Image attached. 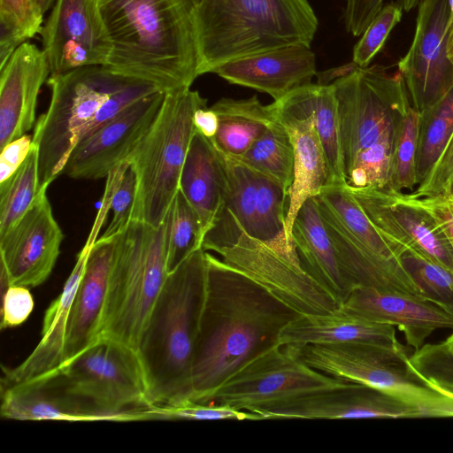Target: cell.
<instances>
[{
    "label": "cell",
    "mask_w": 453,
    "mask_h": 453,
    "mask_svg": "<svg viewBox=\"0 0 453 453\" xmlns=\"http://www.w3.org/2000/svg\"><path fill=\"white\" fill-rule=\"evenodd\" d=\"M206 289L195 347L189 400L204 403L250 361L279 345L301 314L209 252Z\"/></svg>",
    "instance_id": "obj_1"
},
{
    "label": "cell",
    "mask_w": 453,
    "mask_h": 453,
    "mask_svg": "<svg viewBox=\"0 0 453 453\" xmlns=\"http://www.w3.org/2000/svg\"><path fill=\"white\" fill-rule=\"evenodd\" d=\"M111 46L105 65L165 92L198 77L191 0H96Z\"/></svg>",
    "instance_id": "obj_2"
},
{
    "label": "cell",
    "mask_w": 453,
    "mask_h": 453,
    "mask_svg": "<svg viewBox=\"0 0 453 453\" xmlns=\"http://www.w3.org/2000/svg\"><path fill=\"white\" fill-rule=\"evenodd\" d=\"M199 248L168 273L138 346L150 405L189 399L194 352L205 298L206 257Z\"/></svg>",
    "instance_id": "obj_3"
},
{
    "label": "cell",
    "mask_w": 453,
    "mask_h": 453,
    "mask_svg": "<svg viewBox=\"0 0 453 453\" xmlns=\"http://www.w3.org/2000/svg\"><path fill=\"white\" fill-rule=\"evenodd\" d=\"M193 24L200 76L234 59L311 45L319 21L307 0H200Z\"/></svg>",
    "instance_id": "obj_4"
},
{
    "label": "cell",
    "mask_w": 453,
    "mask_h": 453,
    "mask_svg": "<svg viewBox=\"0 0 453 453\" xmlns=\"http://www.w3.org/2000/svg\"><path fill=\"white\" fill-rule=\"evenodd\" d=\"M173 203L154 227L131 220L114 236L100 337L118 341L137 351L151 310L165 283Z\"/></svg>",
    "instance_id": "obj_5"
},
{
    "label": "cell",
    "mask_w": 453,
    "mask_h": 453,
    "mask_svg": "<svg viewBox=\"0 0 453 453\" xmlns=\"http://www.w3.org/2000/svg\"><path fill=\"white\" fill-rule=\"evenodd\" d=\"M205 105L207 99L190 88L165 93L157 118L127 159L137 184L132 220L156 227L165 219L196 131L195 111Z\"/></svg>",
    "instance_id": "obj_6"
},
{
    "label": "cell",
    "mask_w": 453,
    "mask_h": 453,
    "mask_svg": "<svg viewBox=\"0 0 453 453\" xmlns=\"http://www.w3.org/2000/svg\"><path fill=\"white\" fill-rule=\"evenodd\" d=\"M135 77L104 65H86L50 75L48 110L35 125L33 143L38 150V188H47L62 174L73 150L111 95Z\"/></svg>",
    "instance_id": "obj_7"
},
{
    "label": "cell",
    "mask_w": 453,
    "mask_h": 453,
    "mask_svg": "<svg viewBox=\"0 0 453 453\" xmlns=\"http://www.w3.org/2000/svg\"><path fill=\"white\" fill-rule=\"evenodd\" d=\"M300 352L311 367L389 394L417 409L422 418H453V396L430 386L411 370L403 346L307 344Z\"/></svg>",
    "instance_id": "obj_8"
},
{
    "label": "cell",
    "mask_w": 453,
    "mask_h": 453,
    "mask_svg": "<svg viewBox=\"0 0 453 453\" xmlns=\"http://www.w3.org/2000/svg\"><path fill=\"white\" fill-rule=\"evenodd\" d=\"M338 104L345 169L363 151L395 142L402 119L411 105L399 72L379 65L357 66L333 83Z\"/></svg>",
    "instance_id": "obj_9"
},
{
    "label": "cell",
    "mask_w": 453,
    "mask_h": 453,
    "mask_svg": "<svg viewBox=\"0 0 453 453\" xmlns=\"http://www.w3.org/2000/svg\"><path fill=\"white\" fill-rule=\"evenodd\" d=\"M56 372L102 420L139 421V411L150 406L138 352L118 341L100 337Z\"/></svg>",
    "instance_id": "obj_10"
},
{
    "label": "cell",
    "mask_w": 453,
    "mask_h": 453,
    "mask_svg": "<svg viewBox=\"0 0 453 453\" xmlns=\"http://www.w3.org/2000/svg\"><path fill=\"white\" fill-rule=\"evenodd\" d=\"M232 268L301 315L331 314L341 303L301 265L285 235L264 242L242 230L231 246L216 251Z\"/></svg>",
    "instance_id": "obj_11"
},
{
    "label": "cell",
    "mask_w": 453,
    "mask_h": 453,
    "mask_svg": "<svg viewBox=\"0 0 453 453\" xmlns=\"http://www.w3.org/2000/svg\"><path fill=\"white\" fill-rule=\"evenodd\" d=\"M350 383L311 367L303 359L300 346L276 345L242 366L204 403L226 404L250 411L274 402Z\"/></svg>",
    "instance_id": "obj_12"
},
{
    "label": "cell",
    "mask_w": 453,
    "mask_h": 453,
    "mask_svg": "<svg viewBox=\"0 0 453 453\" xmlns=\"http://www.w3.org/2000/svg\"><path fill=\"white\" fill-rule=\"evenodd\" d=\"M411 45L399 62L410 103L421 112L453 86V65L448 53L453 22L449 0H423L418 6Z\"/></svg>",
    "instance_id": "obj_13"
},
{
    "label": "cell",
    "mask_w": 453,
    "mask_h": 453,
    "mask_svg": "<svg viewBox=\"0 0 453 453\" xmlns=\"http://www.w3.org/2000/svg\"><path fill=\"white\" fill-rule=\"evenodd\" d=\"M346 186L387 242L399 244L453 272L450 244L431 215L413 197L390 188Z\"/></svg>",
    "instance_id": "obj_14"
},
{
    "label": "cell",
    "mask_w": 453,
    "mask_h": 453,
    "mask_svg": "<svg viewBox=\"0 0 453 453\" xmlns=\"http://www.w3.org/2000/svg\"><path fill=\"white\" fill-rule=\"evenodd\" d=\"M271 106L276 119L287 129L294 147V180L288 191L285 224L286 239L293 244L291 229L299 209L328 184L326 154L312 109V83L294 89Z\"/></svg>",
    "instance_id": "obj_15"
},
{
    "label": "cell",
    "mask_w": 453,
    "mask_h": 453,
    "mask_svg": "<svg viewBox=\"0 0 453 453\" xmlns=\"http://www.w3.org/2000/svg\"><path fill=\"white\" fill-rule=\"evenodd\" d=\"M46 191L40 189L23 217L0 236V269L10 285L33 288L42 284L58 258L64 234Z\"/></svg>",
    "instance_id": "obj_16"
},
{
    "label": "cell",
    "mask_w": 453,
    "mask_h": 453,
    "mask_svg": "<svg viewBox=\"0 0 453 453\" xmlns=\"http://www.w3.org/2000/svg\"><path fill=\"white\" fill-rule=\"evenodd\" d=\"M40 35L50 75L105 65L111 54L96 0H56Z\"/></svg>",
    "instance_id": "obj_17"
},
{
    "label": "cell",
    "mask_w": 453,
    "mask_h": 453,
    "mask_svg": "<svg viewBox=\"0 0 453 453\" xmlns=\"http://www.w3.org/2000/svg\"><path fill=\"white\" fill-rule=\"evenodd\" d=\"M166 92L134 104L76 144L62 174L76 180L107 177L128 156L157 118Z\"/></svg>",
    "instance_id": "obj_18"
},
{
    "label": "cell",
    "mask_w": 453,
    "mask_h": 453,
    "mask_svg": "<svg viewBox=\"0 0 453 453\" xmlns=\"http://www.w3.org/2000/svg\"><path fill=\"white\" fill-rule=\"evenodd\" d=\"M261 419H339L422 418L406 403L374 388L351 382L256 407Z\"/></svg>",
    "instance_id": "obj_19"
},
{
    "label": "cell",
    "mask_w": 453,
    "mask_h": 453,
    "mask_svg": "<svg viewBox=\"0 0 453 453\" xmlns=\"http://www.w3.org/2000/svg\"><path fill=\"white\" fill-rule=\"evenodd\" d=\"M338 311L397 326L408 345L418 349L436 330L453 329V312L432 300L406 292L357 287Z\"/></svg>",
    "instance_id": "obj_20"
},
{
    "label": "cell",
    "mask_w": 453,
    "mask_h": 453,
    "mask_svg": "<svg viewBox=\"0 0 453 453\" xmlns=\"http://www.w3.org/2000/svg\"><path fill=\"white\" fill-rule=\"evenodd\" d=\"M50 75L45 51L29 42L0 67V149L35 125L38 95Z\"/></svg>",
    "instance_id": "obj_21"
},
{
    "label": "cell",
    "mask_w": 453,
    "mask_h": 453,
    "mask_svg": "<svg viewBox=\"0 0 453 453\" xmlns=\"http://www.w3.org/2000/svg\"><path fill=\"white\" fill-rule=\"evenodd\" d=\"M227 82L270 95L274 101L311 83L316 58L307 44H292L234 59L212 70Z\"/></svg>",
    "instance_id": "obj_22"
},
{
    "label": "cell",
    "mask_w": 453,
    "mask_h": 453,
    "mask_svg": "<svg viewBox=\"0 0 453 453\" xmlns=\"http://www.w3.org/2000/svg\"><path fill=\"white\" fill-rule=\"evenodd\" d=\"M314 198L339 263L355 288L425 296L403 262L389 261L374 253L347 230L323 201Z\"/></svg>",
    "instance_id": "obj_23"
},
{
    "label": "cell",
    "mask_w": 453,
    "mask_h": 453,
    "mask_svg": "<svg viewBox=\"0 0 453 453\" xmlns=\"http://www.w3.org/2000/svg\"><path fill=\"white\" fill-rule=\"evenodd\" d=\"M115 239H97L90 247L81 280L70 309L64 365L100 338Z\"/></svg>",
    "instance_id": "obj_24"
},
{
    "label": "cell",
    "mask_w": 453,
    "mask_h": 453,
    "mask_svg": "<svg viewBox=\"0 0 453 453\" xmlns=\"http://www.w3.org/2000/svg\"><path fill=\"white\" fill-rule=\"evenodd\" d=\"M91 243L86 242L60 295L45 311L42 337L34 350L19 365L3 367L1 387L29 381L49 375L64 365V347L68 317L82 277Z\"/></svg>",
    "instance_id": "obj_25"
},
{
    "label": "cell",
    "mask_w": 453,
    "mask_h": 453,
    "mask_svg": "<svg viewBox=\"0 0 453 453\" xmlns=\"http://www.w3.org/2000/svg\"><path fill=\"white\" fill-rule=\"evenodd\" d=\"M0 411L4 418L16 420H102L92 407L65 388L56 372L1 387Z\"/></svg>",
    "instance_id": "obj_26"
},
{
    "label": "cell",
    "mask_w": 453,
    "mask_h": 453,
    "mask_svg": "<svg viewBox=\"0 0 453 453\" xmlns=\"http://www.w3.org/2000/svg\"><path fill=\"white\" fill-rule=\"evenodd\" d=\"M225 157L195 131L181 170L179 190L197 213L203 238L220 212L227 192Z\"/></svg>",
    "instance_id": "obj_27"
},
{
    "label": "cell",
    "mask_w": 453,
    "mask_h": 453,
    "mask_svg": "<svg viewBox=\"0 0 453 453\" xmlns=\"http://www.w3.org/2000/svg\"><path fill=\"white\" fill-rule=\"evenodd\" d=\"M357 343L400 348L395 326L372 322L335 311L306 314L289 322L280 332L279 345Z\"/></svg>",
    "instance_id": "obj_28"
},
{
    "label": "cell",
    "mask_w": 453,
    "mask_h": 453,
    "mask_svg": "<svg viewBox=\"0 0 453 453\" xmlns=\"http://www.w3.org/2000/svg\"><path fill=\"white\" fill-rule=\"evenodd\" d=\"M291 242L302 266L342 303L355 286L339 263L314 197L299 209Z\"/></svg>",
    "instance_id": "obj_29"
},
{
    "label": "cell",
    "mask_w": 453,
    "mask_h": 453,
    "mask_svg": "<svg viewBox=\"0 0 453 453\" xmlns=\"http://www.w3.org/2000/svg\"><path fill=\"white\" fill-rule=\"evenodd\" d=\"M211 107L219 125L210 140L226 158L242 157L276 120L271 104H262L256 96L246 99L221 98Z\"/></svg>",
    "instance_id": "obj_30"
},
{
    "label": "cell",
    "mask_w": 453,
    "mask_h": 453,
    "mask_svg": "<svg viewBox=\"0 0 453 453\" xmlns=\"http://www.w3.org/2000/svg\"><path fill=\"white\" fill-rule=\"evenodd\" d=\"M316 196L323 201L347 230L367 248L387 260L403 262L401 251L391 246L377 231L346 184L326 185Z\"/></svg>",
    "instance_id": "obj_31"
},
{
    "label": "cell",
    "mask_w": 453,
    "mask_h": 453,
    "mask_svg": "<svg viewBox=\"0 0 453 453\" xmlns=\"http://www.w3.org/2000/svg\"><path fill=\"white\" fill-rule=\"evenodd\" d=\"M237 160L275 180L287 192L293 183L294 147L287 129L277 119Z\"/></svg>",
    "instance_id": "obj_32"
},
{
    "label": "cell",
    "mask_w": 453,
    "mask_h": 453,
    "mask_svg": "<svg viewBox=\"0 0 453 453\" xmlns=\"http://www.w3.org/2000/svg\"><path fill=\"white\" fill-rule=\"evenodd\" d=\"M452 134L453 86L435 104L420 112L417 153L418 185L430 173Z\"/></svg>",
    "instance_id": "obj_33"
},
{
    "label": "cell",
    "mask_w": 453,
    "mask_h": 453,
    "mask_svg": "<svg viewBox=\"0 0 453 453\" xmlns=\"http://www.w3.org/2000/svg\"><path fill=\"white\" fill-rule=\"evenodd\" d=\"M312 109L328 169V184H346L338 104L333 84L312 83Z\"/></svg>",
    "instance_id": "obj_34"
},
{
    "label": "cell",
    "mask_w": 453,
    "mask_h": 453,
    "mask_svg": "<svg viewBox=\"0 0 453 453\" xmlns=\"http://www.w3.org/2000/svg\"><path fill=\"white\" fill-rule=\"evenodd\" d=\"M38 191V150L33 143L19 169L0 182V236L23 217Z\"/></svg>",
    "instance_id": "obj_35"
},
{
    "label": "cell",
    "mask_w": 453,
    "mask_h": 453,
    "mask_svg": "<svg viewBox=\"0 0 453 453\" xmlns=\"http://www.w3.org/2000/svg\"><path fill=\"white\" fill-rule=\"evenodd\" d=\"M225 158L228 185L220 212L229 215L242 230L257 238V172L237 159Z\"/></svg>",
    "instance_id": "obj_36"
},
{
    "label": "cell",
    "mask_w": 453,
    "mask_h": 453,
    "mask_svg": "<svg viewBox=\"0 0 453 453\" xmlns=\"http://www.w3.org/2000/svg\"><path fill=\"white\" fill-rule=\"evenodd\" d=\"M43 15L37 0H0V67L22 43L40 34Z\"/></svg>",
    "instance_id": "obj_37"
},
{
    "label": "cell",
    "mask_w": 453,
    "mask_h": 453,
    "mask_svg": "<svg viewBox=\"0 0 453 453\" xmlns=\"http://www.w3.org/2000/svg\"><path fill=\"white\" fill-rule=\"evenodd\" d=\"M420 112L411 105L405 112L397 134L390 183L388 188L403 192L418 185L417 153Z\"/></svg>",
    "instance_id": "obj_38"
},
{
    "label": "cell",
    "mask_w": 453,
    "mask_h": 453,
    "mask_svg": "<svg viewBox=\"0 0 453 453\" xmlns=\"http://www.w3.org/2000/svg\"><path fill=\"white\" fill-rule=\"evenodd\" d=\"M199 217L179 190L173 203V219L168 243L167 272L175 269L194 250L202 248Z\"/></svg>",
    "instance_id": "obj_39"
},
{
    "label": "cell",
    "mask_w": 453,
    "mask_h": 453,
    "mask_svg": "<svg viewBox=\"0 0 453 453\" xmlns=\"http://www.w3.org/2000/svg\"><path fill=\"white\" fill-rule=\"evenodd\" d=\"M288 203V192L283 187L257 172V239L270 242L285 235Z\"/></svg>",
    "instance_id": "obj_40"
},
{
    "label": "cell",
    "mask_w": 453,
    "mask_h": 453,
    "mask_svg": "<svg viewBox=\"0 0 453 453\" xmlns=\"http://www.w3.org/2000/svg\"><path fill=\"white\" fill-rule=\"evenodd\" d=\"M143 420H257L255 412L240 411L226 404L200 403L189 399L157 404L141 410Z\"/></svg>",
    "instance_id": "obj_41"
},
{
    "label": "cell",
    "mask_w": 453,
    "mask_h": 453,
    "mask_svg": "<svg viewBox=\"0 0 453 453\" xmlns=\"http://www.w3.org/2000/svg\"><path fill=\"white\" fill-rule=\"evenodd\" d=\"M402 248V261L426 297L453 312V272Z\"/></svg>",
    "instance_id": "obj_42"
},
{
    "label": "cell",
    "mask_w": 453,
    "mask_h": 453,
    "mask_svg": "<svg viewBox=\"0 0 453 453\" xmlns=\"http://www.w3.org/2000/svg\"><path fill=\"white\" fill-rule=\"evenodd\" d=\"M408 364L425 382L453 396V349L444 342L425 343L409 357Z\"/></svg>",
    "instance_id": "obj_43"
},
{
    "label": "cell",
    "mask_w": 453,
    "mask_h": 453,
    "mask_svg": "<svg viewBox=\"0 0 453 453\" xmlns=\"http://www.w3.org/2000/svg\"><path fill=\"white\" fill-rule=\"evenodd\" d=\"M403 12L395 2L384 4L354 46L352 62L359 67L368 66L383 48L392 29L401 21Z\"/></svg>",
    "instance_id": "obj_44"
},
{
    "label": "cell",
    "mask_w": 453,
    "mask_h": 453,
    "mask_svg": "<svg viewBox=\"0 0 453 453\" xmlns=\"http://www.w3.org/2000/svg\"><path fill=\"white\" fill-rule=\"evenodd\" d=\"M159 91L164 90L150 81L134 79L128 85L111 95L102 104L81 139L89 135L134 104Z\"/></svg>",
    "instance_id": "obj_45"
},
{
    "label": "cell",
    "mask_w": 453,
    "mask_h": 453,
    "mask_svg": "<svg viewBox=\"0 0 453 453\" xmlns=\"http://www.w3.org/2000/svg\"><path fill=\"white\" fill-rule=\"evenodd\" d=\"M136 185L134 172L129 165L114 192L110 208L113 212L112 219L101 239L113 238L128 226L132 220Z\"/></svg>",
    "instance_id": "obj_46"
},
{
    "label": "cell",
    "mask_w": 453,
    "mask_h": 453,
    "mask_svg": "<svg viewBox=\"0 0 453 453\" xmlns=\"http://www.w3.org/2000/svg\"><path fill=\"white\" fill-rule=\"evenodd\" d=\"M423 0H395L405 12L418 7ZM385 0H346L343 11L345 29L353 36L362 35L384 6Z\"/></svg>",
    "instance_id": "obj_47"
},
{
    "label": "cell",
    "mask_w": 453,
    "mask_h": 453,
    "mask_svg": "<svg viewBox=\"0 0 453 453\" xmlns=\"http://www.w3.org/2000/svg\"><path fill=\"white\" fill-rule=\"evenodd\" d=\"M30 288L10 285L1 288L0 327L2 330L23 324L34 309Z\"/></svg>",
    "instance_id": "obj_48"
},
{
    "label": "cell",
    "mask_w": 453,
    "mask_h": 453,
    "mask_svg": "<svg viewBox=\"0 0 453 453\" xmlns=\"http://www.w3.org/2000/svg\"><path fill=\"white\" fill-rule=\"evenodd\" d=\"M453 190V134L427 177L410 195L413 197L448 195Z\"/></svg>",
    "instance_id": "obj_49"
},
{
    "label": "cell",
    "mask_w": 453,
    "mask_h": 453,
    "mask_svg": "<svg viewBox=\"0 0 453 453\" xmlns=\"http://www.w3.org/2000/svg\"><path fill=\"white\" fill-rule=\"evenodd\" d=\"M413 198L431 215L453 250V193Z\"/></svg>",
    "instance_id": "obj_50"
},
{
    "label": "cell",
    "mask_w": 453,
    "mask_h": 453,
    "mask_svg": "<svg viewBox=\"0 0 453 453\" xmlns=\"http://www.w3.org/2000/svg\"><path fill=\"white\" fill-rule=\"evenodd\" d=\"M33 144V135L25 134L1 149L0 182L12 176L26 160Z\"/></svg>",
    "instance_id": "obj_51"
},
{
    "label": "cell",
    "mask_w": 453,
    "mask_h": 453,
    "mask_svg": "<svg viewBox=\"0 0 453 453\" xmlns=\"http://www.w3.org/2000/svg\"><path fill=\"white\" fill-rule=\"evenodd\" d=\"M196 130L205 137L212 139L218 129V117L211 107L207 105L198 108L193 118Z\"/></svg>",
    "instance_id": "obj_52"
},
{
    "label": "cell",
    "mask_w": 453,
    "mask_h": 453,
    "mask_svg": "<svg viewBox=\"0 0 453 453\" xmlns=\"http://www.w3.org/2000/svg\"><path fill=\"white\" fill-rule=\"evenodd\" d=\"M357 67V65L354 62H351L339 67L332 68L319 73L317 72V83L320 85H330L334 81L350 73Z\"/></svg>",
    "instance_id": "obj_53"
},
{
    "label": "cell",
    "mask_w": 453,
    "mask_h": 453,
    "mask_svg": "<svg viewBox=\"0 0 453 453\" xmlns=\"http://www.w3.org/2000/svg\"><path fill=\"white\" fill-rule=\"evenodd\" d=\"M447 53L450 62L453 65V22L449 31Z\"/></svg>",
    "instance_id": "obj_54"
},
{
    "label": "cell",
    "mask_w": 453,
    "mask_h": 453,
    "mask_svg": "<svg viewBox=\"0 0 453 453\" xmlns=\"http://www.w3.org/2000/svg\"><path fill=\"white\" fill-rule=\"evenodd\" d=\"M56 0H37V3L42 12L45 14L50 9L52 8Z\"/></svg>",
    "instance_id": "obj_55"
},
{
    "label": "cell",
    "mask_w": 453,
    "mask_h": 453,
    "mask_svg": "<svg viewBox=\"0 0 453 453\" xmlns=\"http://www.w3.org/2000/svg\"><path fill=\"white\" fill-rule=\"evenodd\" d=\"M449 347H450L451 349H453V333L448 336V338L443 341Z\"/></svg>",
    "instance_id": "obj_56"
},
{
    "label": "cell",
    "mask_w": 453,
    "mask_h": 453,
    "mask_svg": "<svg viewBox=\"0 0 453 453\" xmlns=\"http://www.w3.org/2000/svg\"><path fill=\"white\" fill-rule=\"evenodd\" d=\"M449 4H450L451 11L453 12V0H449Z\"/></svg>",
    "instance_id": "obj_57"
},
{
    "label": "cell",
    "mask_w": 453,
    "mask_h": 453,
    "mask_svg": "<svg viewBox=\"0 0 453 453\" xmlns=\"http://www.w3.org/2000/svg\"><path fill=\"white\" fill-rule=\"evenodd\" d=\"M191 1H192L193 4H194V5H196V4H198V2H199L200 0H191Z\"/></svg>",
    "instance_id": "obj_58"
},
{
    "label": "cell",
    "mask_w": 453,
    "mask_h": 453,
    "mask_svg": "<svg viewBox=\"0 0 453 453\" xmlns=\"http://www.w3.org/2000/svg\"><path fill=\"white\" fill-rule=\"evenodd\" d=\"M452 193H453V190H452Z\"/></svg>",
    "instance_id": "obj_59"
}]
</instances>
